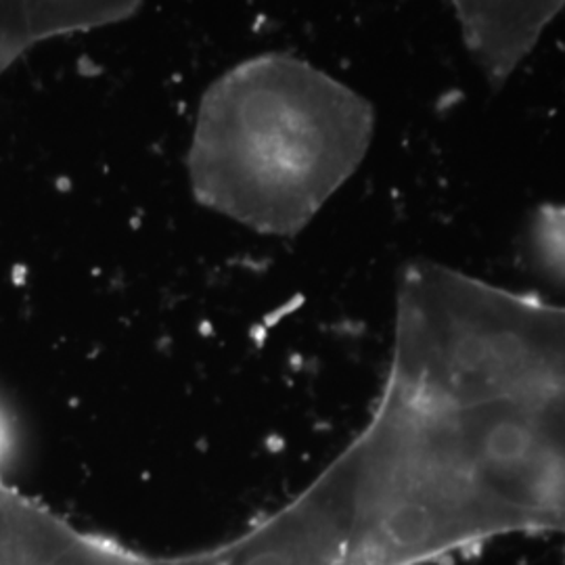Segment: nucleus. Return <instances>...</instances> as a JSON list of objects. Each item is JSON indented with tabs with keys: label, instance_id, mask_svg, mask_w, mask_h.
I'll return each instance as SVG.
<instances>
[{
	"label": "nucleus",
	"instance_id": "obj_1",
	"mask_svg": "<svg viewBox=\"0 0 565 565\" xmlns=\"http://www.w3.org/2000/svg\"><path fill=\"white\" fill-rule=\"evenodd\" d=\"M345 565H436L509 536L565 541V306L411 264L363 431L333 459Z\"/></svg>",
	"mask_w": 565,
	"mask_h": 565
},
{
	"label": "nucleus",
	"instance_id": "obj_2",
	"mask_svg": "<svg viewBox=\"0 0 565 565\" xmlns=\"http://www.w3.org/2000/svg\"><path fill=\"white\" fill-rule=\"evenodd\" d=\"M373 135L375 111L363 95L308 61L266 53L207 86L189 179L216 214L289 237L352 179Z\"/></svg>",
	"mask_w": 565,
	"mask_h": 565
},
{
	"label": "nucleus",
	"instance_id": "obj_3",
	"mask_svg": "<svg viewBox=\"0 0 565 565\" xmlns=\"http://www.w3.org/2000/svg\"><path fill=\"white\" fill-rule=\"evenodd\" d=\"M348 515L335 461L279 511L223 545L181 555V565H345Z\"/></svg>",
	"mask_w": 565,
	"mask_h": 565
},
{
	"label": "nucleus",
	"instance_id": "obj_4",
	"mask_svg": "<svg viewBox=\"0 0 565 565\" xmlns=\"http://www.w3.org/2000/svg\"><path fill=\"white\" fill-rule=\"evenodd\" d=\"M142 0H0V78L42 42L130 20Z\"/></svg>",
	"mask_w": 565,
	"mask_h": 565
},
{
	"label": "nucleus",
	"instance_id": "obj_5",
	"mask_svg": "<svg viewBox=\"0 0 565 565\" xmlns=\"http://www.w3.org/2000/svg\"><path fill=\"white\" fill-rule=\"evenodd\" d=\"M74 525L0 482V565H49Z\"/></svg>",
	"mask_w": 565,
	"mask_h": 565
},
{
	"label": "nucleus",
	"instance_id": "obj_6",
	"mask_svg": "<svg viewBox=\"0 0 565 565\" xmlns=\"http://www.w3.org/2000/svg\"><path fill=\"white\" fill-rule=\"evenodd\" d=\"M49 565H181L179 557H156L114 539L74 527L67 543Z\"/></svg>",
	"mask_w": 565,
	"mask_h": 565
},
{
	"label": "nucleus",
	"instance_id": "obj_7",
	"mask_svg": "<svg viewBox=\"0 0 565 565\" xmlns=\"http://www.w3.org/2000/svg\"><path fill=\"white\" fill-rule=\"evenodd\" d=\"M534 249L548 273L565 279V207H545L534 221Z\"/></svg>",
	"mask_w": 565,
	"mask_h": 565
}]
</instances>
